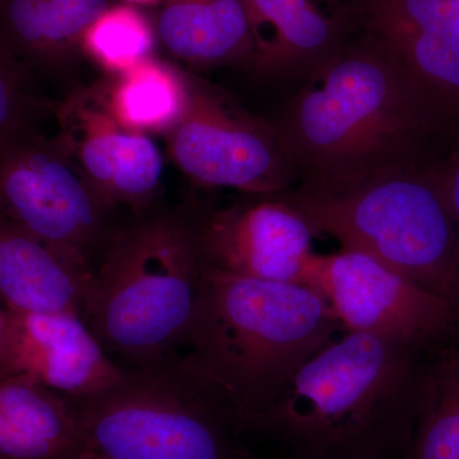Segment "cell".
I'll use <instances>...</instances> for the list:
<instances>
[{"mask_svg":"<svg viewBox=\"0 0 459 459\" xmlns=\"http://www.w3.org/2000/svg\"><path fill=\"white\" fill-rule=\"evenodd\" d=\"M307 188L337 190L434 165L453 147L385 50L351 36L270 117Z\"/></svg>","mask_w":459,"mask_h":459,"instance_id":"obj_1","label":"cell"},{"mask_svg":"<svg viewBox=\"0 0 459 459\" xmlns=\"http://www.w3.org/2000/svg\"><path fill=\"white\" fill-rule=\"evenodd\" d=\"M421 347L346 331L305 362L246 431L287 459H400L415 428Z\"/></svg>","mask_w":459,"mask_h":459,"instance_id":"obj_2","label":"cell"},{"mask_svg":"<svg viewBox=\"0 0 459 459\" xmlns=\"http://www.w3.org/2000/svg\"><path fill=\"white\" fill-rule=\"evenodd\" d=\"M341 329L331 305L312 287L204 267L186 342L244 433L247 420L273 403Z\"/></svg>","mask_w":459,"mask_h":459,"instance_id":"obj_3","label":"cell"},{"mask_svg":"<svg viewBox=\"0 0 459 459\" xmlns=\"http://www.w3.org/2000/svg\"><path fill=\"white\" fill-rule=\"evenodd\" d=\"M202 270L195 205L132 214L115 226L81 316L126 368L156 364L188 341Z\"/></svg>","mask_w":459,"mask_h":459,"instance_id":"obj_4","label":"cell"},{"mask_svg":"<svg viewBox=\"0 0 459 459\" xmlns=\"http://www.w3.org/2000/svg\"><path fill=\"white\" fill-rule=\"evenodd\" d=\"M437 164L343 189L295 186L276 195L307 220L314 235L334 238L342 249L370 256L459 305V229L443 197Z\"/></svg>","mask_w":459,"mask_h":459,"instance_id":"obj_5","label":"cell"},{"mask_svg":"<svg viewBox=\"0 0 459 459\" xmlns=\"http://www.w3.org/2000/svg\"><path fill=\"white\" fill-rule=\"evenodd\" d=\"M69 402L84 452L102 459H255L234 411L189 355L126 368L104 394Z\"/></svg>","mask_w":459,"mask_h":459,"instance_id":"obj_6","label":"cell"},{"mask_svg":"<svg viewBox=\"0 0 459 459\" xmlns=\"http://www.w3.org/2000/svg\"><path fill=\"white\" fill-rule=\"evenodd\" d=\"M0 214L50 247L89 285L117 222L57 134L0 150Z\"/></svg>","mask_w":459,"mask_h":459,"instance_id":"obj_7","label":"cell"},{"mask_svg":"<svg viewBox=\"0 0 459 459\" xmlns=\"http://www.w3.org/2000/svg\"><path fill=\"white\" fill-rule=\"evenodd\" d=\"M186 99L164 133L169 155L201 186L247 195H280L298 184L291 156L271 123L240 107L228 92L184 71Z\"/></svg>","mask_w":459,"mask_h":459,"instance_id":"obj_8","label":"cell"},{"mask_svg":"<svg viewBox=\"0 0 459 459\" xmlns=\"http://www.w3.org/2000/svg\"><path fill=\"white\" fill-rule=\"evenodd\" d=\"M303 285L331 305L342 327L424 347L451 331L459 305L388 270L370 256L341 249L312 253Z\"/></svg>","mask_w":459,"mask_h":459,"instance_id":"obj_9","label":"cell"},{"mask_svg":"<svg viewBox=\"0 0 459 459\" xmlns=\"http://www.w3.org/2000/svg\"><path fill=\"white\" fill-rule=\"evenodd\" d=\"M453 147L459 144V0H347Z\"/></svg>","mask_w":459,"mask_h":459,"instance_id":"obj_10","label":"cell"},{"mask_svg":"<svg viewBox=\"0 0 459 459\" xmlns=\"http://www.w3.org/2000/svg\"><path fill=\"white\" fill-rule=\"evenodd\" d=\"M57 137L108 210L131 214L152 210L164 161L147 133L115 114L108 78L78 86L57 102Z\"/></svg>","mask_w":459,"mask_h":459,"instance_id":"obj_11","label":"cell"},{"mask_svg":"<svg viewBox=\"0 0 459 459\" xmlns=\"http://www.w3.org/2000/svg\"><path fill=\"white\" fill-rule=\"evenodd\" d=\"M202 265L238 277L303 285L312 228L276 195L223 208L195 205Z\"/></svg>","mask_w":459,"mask_h":459,"instance_id":"obj_12","label":"cell"},{"mask_svg":"<svg viewBox=\"0 0 459 459\" xmlns=\"http://www.w3.org/2000/svg\"><path fill=\"white\" fill-rule=\"evenodd\" d=\"M11 312L0 379L21 377L69 401L95 397L126 376L80 313Z\"/></svg>","mask_w":459,"mask_h":459,"instance_id":"obj_13","label":"cell"},{"mask_svg":"<svg viewBox=\"0 0 459 459\" xmlns=\"http://www.w3.org/2000/svg\"><path fill=\"white\" fill-rule=\"evenodd\" d=\"M255 47L253 74L296 90L351 38L349 11L329 17L312 0H241Z\"/></svg>","mask_w":459,"mask_h":459,"instance_id":"obj_14","label":"cell"},{"mask_svg":"<svg viewBox=\"0 0 459 459\" xmlns=\"http://www.w3.org/2000/svg\"><path fill=\"white\" fill-rule=\"evenodd\" d=\"M111 4V0H0V47L42 86L66 87L87 57V30Z\"/></svg>","mask_w":459,"mask_h":459,"instance_id":"obj_15","label":"cell"},{"mask_svg":"<svg viewBox=\"0 0 459 459\" xmlns=\"http://www.w3.org/2000/svg\"><path fill=\"white\" fill-rule=\"evenodd\" d=\"M156 31L166 50L192 68L252 72L255 47L241 0H161Z\"/></svg>","mask_w":459,"mask_h":459,"instance_id":"obj_16","label":"cell"},{"mask_svg":"<svg viewBox=\"0 0 459 459\" xmlns=\"http://www.w3.org/2000/svg\"><path fill=\"white\" fill-rule=\"evenodd\" d=\"M86 281L0 214V304L20 313H82Z\"/></svg>","mask_w":459,"mask_h":459,"instance_id":"obj_17","label":"cell"},{"mask_svg":"<svg viewBox=\"0 0 459 459\" xmlns=\"http://www.w3.org/2000/svg\"><path fill=\"white\" fill-rule=\"evenodd\" d=\"M115 114L126 126L164 134L186 105L183 69L155 56L117 75H108Z\"/></svg>","mask_w":459,"mask_h":459,"instance_id":"obj_18","label":"cell"},{"mask_svg":"<svg viewBox=\"0 0 459 459\" xmlns=\"http://www.w3.org/2000/svg\"><path fill=\"white\" fill-rule=\"evenodd\" d=\"M400 459H459V350L422 368L415 428Z\"/></svg>","mask_w":459,"mask_h":459,"instance_id":"obj_19","label":"cell"},{"mask_svg":"<svg viewBox=\"0 0 459 459\" xmlns=\"http://www.w3.org/2000/svg\"><path fill=\"white\" fill-rule=\"evenodd\" d=\"M0 411L17 428L51 444L69 459L84 452L71 402L26 377L0 379Z\"/></svg>","mask_w":459,"mask_h":459,"instance_id":"obj_20","label":"cell"},{"mask_svg":"<svg viewBox=\"0 0 459 459\" xmlns=\"http://www.w3.org/2000/svg\"><path fill=\"white\" fill-rule=\"evenodd\" d=\"M156 26L132 4H111L87 30L84 54L108 75L124 74L153 56Z\"/></svg>","mask_w":459,"mask_h":459,"instance_id":"obj_21","label":"cell"},{"mask_svg":"<svg viewBox=\"0 0 459 459\" xmlns=\"http://www.w3.org/2000/svg\"><path fill=\"white\" fill-rule=\"evenodd\" d=\"M56 107L38 78L0 47V150L44 132L45 124L56 119Z\"/></svg>","mask_w":459,"mask_h":459,"instance_id":"obj_22","label":"cell"},{"mask_svg":"<svg viewBox=\"0 0 459 459\" xmlns=\"http://www.w3.org/2000/svg\"><path fill=\"white\" fill-rule=\"evenodd\" d=\"M0 459H69L56 446L26 434L0 411Z\"/></svg>","mask_w":459,"mask_h":459,"instance_id":"obj_23","label":"cell"},{"mask_svg":"<svg viewBox=\"0 0 459 459\" xmlns=\"http://www.w3.org/2000/svg\"><path fill=\"white\" fill-rule=\"evenodd\" d=\"M437 170L443 197L459 229V144L437 164Z\"/></svg>","mask_w":459,"mask_h":459,"instance_id":"obj_24","label":"cell"},{"mask_svg":"<svg viewBox=\"0 0 459 459\" xmlns=\"http://www.w3.org/2000/svg\"><path fill=\"white\" fill-rule=\"evenodd\" d=\"M9 322H11V312L4 305L0 304V360L7 342Z\"/></svg>","mask_w":459,"mask_h":459,"instance_id":"obj_25","label":"cell"},{"mask_svg":"<svg viewBox=\"0 0 459 459\" xmlns=\"http://www.w3.org/2000/svg\"><path fill=\"white\" fill-rule=\"evenodd\" d=\"M126 3L132 5H155L160 4L161 0H126Z\"/></svg>","mask_w":459,"mask_h":459,"instance_id":"obj_26","label":"cell"},{"mask_svg":"<svg viewBox=\"0 0 459 459\" xmlns=\"http://www.w3.org/2000/svg\"><path fill=\"white\" fill-rule=\"evenodd\" d=\"M72 459H102V458L99 457V455H93V453L83 452V453H81L80 455H77V457H74Z\"/></svg>","mask_w":459,"mask_h":459,"instance_id":"obj_27","label":"cell"}]
</instances>
